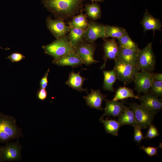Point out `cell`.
Masks as SVG:
<instances>
[{"label":"cell","mask_w":162,"mask_h":162,"mask_svg":"<svg viewBox=\"0 0 162 162\" xmlns=\"http://www.w3.org/2000/svg\"><path fill=\"white\" fill-rule=\"evenodd\" d=\"M85 0H43V2L46 7L58 14L62 21L79 13Z\"/></svg>","instance_id":"cell-1"},{"label":"cell","mask_w":162,"mask_h":162,"mask_svg":"<svg viewBox=\"0 0 162 162\" xmlns=\"http://www.w3.org/2000/svg\"><path fill=\"white\" fill-rule=\"evenodd\" d=\"M22 136V129L17 127L15 118L0 112V143Z\"/></svg>","instance_id":"cell-2"},{"label":"cell","mask_w":162,"mask_h":162,"mask_svg":"<svg viewBox=\"0 0 162 162\" xmlns=\"http://www.w3.org/2000/svg\"><path fill=\"white\" fill-rule=\"evenodd\" d=\"M114 60L115 65L113 69L117 79L124 84L134 81L136 74L140 71L136 65L127 63L117 59Z\"/></svg>","instance_id":"cell-3"},{"label":"cell","mask_w":162,"mask_h":162,"mask_svg":"<svg viewBox=\"0 0 162 162\" xmlns=\"http://www.w3.org/2000/svg\"><path fill=\"white\" fill-rule=\"evenodd\" d=\"M43 48L45 53L56 59L74 51L75 48L69 42L68 36L57 38L51 44Z\"/></svg>","instance_id":"cell-4"},{"label":"cell","mask_w":162,"mask_h":162,"mask_svg":"<svg viewBox=\"0 0 162 162\" xmlns=\"http://www.w3.org/2000/svg\"><path fill=\"white\" fill-rule=\"evenodd\" d=\"M152 44L148 43L138 52L136 65L140 70L151 72L155 68L156 58L152 49Z\"/></svg>","instance_id":"cell-5"},{"label":"cell","mask_w":162,"mask_h":162,"mask_svg":"<svg viewBox=\"0 0 162 162\" xmlns=\"http://www.w3.org/2000/svg\"><path fill=\"white\" fill-rule=\"evenodd\" d=\"M96 48L94 43H90L83 40L75 48L74 51L80 57L83 64L89 66L98 62L94 57Z\"/></svg>","instance_id":"cell-6"},{"label":"cell","mask_w":162,"mask_h":162,"mask_svg":"<svg viewBox=\"0 0 162 162\" xmlns=\"http://www.w3.org/2000/svg\"><path fill=\"white\" fill-rule=\"evenodd\" d=\"M130 107L133 111L138 125L143 129L147 128L152 124L154 115L140 104L130 103Z\"/></svg>","instance_id":"cell-7"},{"label":"cell","mask_w":162,"mask_h":162,"mask_svg":"<svg viewBox=\"0 0 162 162\" xmlns=\"http://www.w3.org/2000/svg\"><path fill=\"white\" fill-rule=\"evenodd\" d=\"M22 146L18 140L14 142L8 143L0 147L2 162L20 161L21 160Z\"/></svg>","instance_id":"cell-8"},{"label":"cell","mask_w":162,"mask_h":162,"mask_svg":"<svg viewBox=\"0 0 162 162\" xmlns=\"http://www.w3.org/2000/svg\"><path fill=\"white\" fill-rule=\"evenodd\" d=\"M153 81L151 72L141 70L136 74L134 81L135 89L139 94L148 93Z\"/></svg>","instance_id":"cell-9"},{"label":"cell","mask_w":162,"mask_h":162,"mask_svg":"<svg viewBox=\"0 0 162 162\" xmlns=\"http://www.w3.org/2000/svg\"><path fill=\"white\" fill-rule=\"evenodd\" d=\"M99 38H106L105 26L94 21L90 22L85 30L84 40L90 43H94Z\"/></svg>","instance_id":"cell-10"},{"label":"cell","mask_w":162,"mask_h":162,"mask_svg":"<svg viewBox=\"0 0 162 162\" xmlns=\"http://www.w3.org/2000/svg\"><path fill=\"white\" fill-rule=\"evenodd\" d=\"M140 105L155 115L162 110V100L149 92L139 96Z\"/></svg>","instance_id":"cell-11"},{"label":"cell","mask_w":162,"mask_h":162,"mask_svg":"<svg viewBox=\"0 0 162 162\" xmlns=\"http://www.w3.org/2000/svg\"><path fill=\"white\" fill-rule=\"evenodd\" d=\"M106 97V95H104L101 92L99 89L94 90L92 89L91 93H87V95L83 97L86 100L88 106L102 111L104 110L102 106V102Z\"/></svg>","instance_id":"cell-12"},{"label":"cell","mask_w":162,"mask_h":162,"mask_svg":"<svg viewBox=\"0 0 162 162\" xmlns=\"http://www.w3.org/2000/svg\"><path fill=\"white\" fill-rule=\"evenodd\" d=\"M52 63L60 66H70L77 67L83 64L80 57L74 51L60 58L54 59Z\"/></svg>","instance_id":"cell-13"},{"label":"cell","mask_w":162,"mask_h":162,"mask_svg":"<svg viewBox=\"0 0 162 162\" xmlns=\"http://www.w3.org/2000/svg\"><path fill=\"white\" fill-rule=\"evenodd\" d=\"M104 51V63L100 68L102 69L106 66L107 60H115L117 58L119 50V45L114 38L105 41L103 45Z\"/></svg>","instance_id":"cell-14"},{"label":"cell","mask_w":162,"mask_h":162,"mask_svg":"<svg viewBox=\"0 0 162 162\" xmlns=\"http://www.w3.org/2000/svg\"><path fill=\"white\" fill-rule=\"evenodd\" d=\"M105 107L104 109V112L101 117L103 118L105 116H112L114 117H118L123 112L126 106L124 104L125 100L121 102L112 100H109L105 99Z\"/></svg>","instance_id":"cell-15"},{"label":"cell","mask_w":162,"mask_h":162,"mask_svg":"<svg viewBox=\"0 0 162 162\" xmlns=\"http://www.w3.org/2000/svg\"><path fill=\"white\" fill-rule=\"evenodd\" d=\"M47 22L48 29L57 38L65 36L69 31V27L62 20L49 19Z\"/></svg>","instance_id":"cell-16"},{"label":"cell","mask_w":162,"mask_h":162,"mask_svg":"<svg viewBox=\"0 0 162 162\" xmlns=\"http://www.w3.org/2000/svg\"><path fill=\"white\" fill-rule=\"evenodd\" d=\"M141 24L145 32L151 30L154 31L161 30L162 23L160 20L153 17L147 10L144 13Z\"/></svg>","instance_id":"cell-17"},{"label":"cell","mask_w":162,"mask_h":162,"mask_svg":"<svg viewBox=\"0 0 162 162\" xmlns=\"http://www.w3.org/2000/svg\"><path fill=\"white\" fill-rule=\"evenodd\" d=\"M84 69H82L77 73H75L73 70L69 74L68 79L65 84L74 90L80 92L85 91L87 93V89L82 87L83 82L86 79L80 74L81 71Z\"/></svg>","instance_id":"cell-18"},{"label":"cell","mask_w":162,"mask_h":162,"mask_svg":"<svg viewBox=\"0 0 162 162\" xmlns=\"http://www.w3.org/2000/svg\"><path fill=\"white\" fill-rule=\"evenodd\" d=\"M139 51L119 46L118 52L116 59L127 63L136 64Z\"/></svg>","instance_id":"cell-19"},{"label":"cell","mask_w":162,"mask_h":162,"mask_svg":"<svg viewBox=\"0 0 162 162\" xmlns=\"http://www.w3.org/2000/svg\"><path fill=\"white\" fill-rule=\"evenodd\" d=\"M121 126L124 125L134 126L138 125L134 112L130 107H126L124 112L118 116L117 121Z\"/></svg>","instance_id":"cell-20"},{"label":"cell","mask_w":162,"mask_h":162,"mask_svg":"<svg viewBox=\"0 0 162 162\" xmlns=\"http://www.w3.org/2000/svg\"><path fill=\"white\" fill-rule=\"evenodd\" d=\"M85 30V29L70 27L68 38L69 42L74 48L84 40Z\"/></svg>","instance_id":"cell-21"},{"label":"cell","mask_w":162,"mask_h":162,"mask_svg":"<svg viewBox=\"0 0 162 162\" xmlns=\"http://www.w3.org/2000/svg\"><path fill=\"white\" fill-rule=\"evenodd\" d=\"M103 72L104 76L103 89L111 92L115 91L113 86L117 78L114 71L113 69L111 70H103Z\"/></svg>","instance_id":"cell-22"},{"label":"cell","mask_w":162,"mask_h":162,"mask_svg":"<svg viewBox=\"0 0 162 162\" xmlns=\"http://www.w3.org/2000/svg\"><path fill=\"white\" fill-rule=\"evenodd\" d=\"M99 120L103 124L106 132L115 136H118L119 130L121 127L117 121L115 119H104L101 117Z\"/></svg>","instance_id":"cell-23"},{"label":"cell","mask_w":162,"mask_h":162,"mask_svg":"<svg viewBox=\"0 0 162 162\" xmlns=\"http://www.w3.org/2000/svg\"><path fill=\"white\" fill-rule=\"evenodd\" d=\"M128 98L139 99V96L135 95L134 91L132 89L124 86L120 87L116 90L115 94L112 100L118 101L122 100Z\"/></svg>","instance_id":"cell-24"},{"label":"cell","mask_w":162,"mask_h":162,"mask_svg":"<svg viewBox=\"0 0 162 162\" xmlns=\"http://www.w3.org/2000/svg\"><path fill=\"white\" fill-rule=\"evenodd\" d=\"M87 15L93 20H97L101 16V10L99 5L97 3L86 4L84 8Z\"/></svg>","instance_id":"cell-25"},{"label":"cell","mask_w":162,"mask_h":162,"mask_svg":"<svg viewBox=\"0 0 162 162\" xmlns=\"http://www.w3.org/2000/svg\"><path fill=\"white\" fill-rule=\"evenodd\" d=\"M126 32L123 28L108 25L105 26L106 38L112 37L118 39L121 38Z\"/></svg>","instance_id":"cell-26"},{"label":"cell","mask_w":162,"mask_h":162,"mask_svg":"<svg viewBox=\"0 0 162 162\" xmlns=\"http://www.w3.org/2000/svg\"><path fill=\"white\" fill-rule=\"evenodd\" d=\"M88 23L86 16L82 13L74 17L68 22L69 27L84 29L87 27Z\"/></svg>","instance_id":"cell-27"},{"label":"cell","mask_w":162,"mask_h":162,"mask_svg":"<svg viewBox=\"0 0 162 162\" xmlns=\"http://www.w3.org/2000/svg\"><path fill=\"white\" fill-rule=\"evenodd\" d=\"M118 39V45L121 47L133 49L137 51H139L140 50L137 44L131 39L127 31L121 38Z\"/></svg>","instance_id":"cell-28"},{"label":"cell","mask_w":162,"mask_h":162,"mask_svg":"<svg viewBox=\"0 0 162 162\" xmlns=\"http://www.w3.org/2000/svg\"><path fill=\"white\" fill-rule=\"evenodd\" d=\"M148 92L158 97L162 96V81H154L152 83Z\"/></svg>","instance_id":"cell-29"},{"label":"cell","mask_w":162,"mask_h":162,"mask_svg":"<svg viewBox=\"0 0 162 162\" xmlns=\"http://www.w3.org/2000/svg\"><path fill=\"white\" fill-rule=\"evenodd\" d=\"M134 141L140 145L142 140L145 138L142 131V127L138 125L134 126Z\"/></svg>","instance_id":"cell-30"},{"label":"cell","mask_w":162,"mask_h":162,"mask_svg":"<svg viewBox=\"0 0 162 162\" xmlns=\"http://www.w3.org/2000/svg\"><path fill=\"white\" fill-rule=\"evenodd\" d=\"M160 134L158 130L154 125L151 124L149 127V129L147 131L145 138L149 139L155 138L158 136Z\"/></svg>","instance_id":"cell-31"},{"label":"cell","mask_w":162,"mask_h":162,"mask_svg":"<svg viewBox=\"0 0 162 162\" xmlns=\"http://www.w3.org/2000/svg\"><path fill=\"white\" fill-rule=\"evenodd\" d=\"M25 58L23 54L18 52H14L8 56L6 58L9 59L12 62H20Z\"/></svg>","instance_id":"cell-32"},{"label":"cell","mask_w":162,"mask_h":162,"mask_svg":"<svg viewBox=\"0 0 162 162\" xmlns=\"http://www.w3.org/2000/svg\"><path fill=\"white\" fill-rule=\"evenodd\" d=\"M141 148L149 156L152 157L158 155L157 149L159 148L152 146L145 147L144 146L141 147Z\"/></svg>","instance_id":"cell-33"},{"label":"cell","mask_w":162,"mask_h":162,"mask_svg":"<svg viewBox=\"0 0 162 162\" xmlns=\"http://www.w3.org/2000/svg\"><path fill=\"white\" fill-rule=\"evenodd\" d=\"M47 92L46 89L40 88L37 92V97L39 100L44 101L47 98Z\"/></svg>","instance_id":"cell-34"},{"label":"cell","mask_w":162,"mask_h":162,"mask_svg":"<svg viewBox=\"0 0 162 162\" xmlns=\"http://www.w3.org/2000/svg\"><path fill=\"white\" fill-rule=\"evenodd\" d=\"M50 69L47 70L45 73L44 76L41 79L40 82V85L41 88H45L48 85V76Z\"/></svg>","instance_id":"cell-35"},{"label":"cell","mask_w":162,"mask_h":162,"mask_svg":"<svg viewBox=\"0 0 162 162\" xmlns=\"http://www.w3.org/2000/svg\"><path fill=\"white\" fill-rule=\"evenodd\" d=\"M152 74L154 81H162V74L161 73H152Z\"/></svg>","instance_id":"cell-36"},{"label":"cell","mask_w":162,"mask_h":162,"mask_svg":"<svg viewBox=\"0 0 162 162\" xmlns=\"http://www.w3.org/2000/svg\"><path fill=\"white\" fill-rule=\"evenodd\" d=\"M91 0V1H92V2L95 1V2H101L103 1L104 0Z\"/></svg>","instance_id":"cell-37"},{"label":"cell","mask_w":162,"mask_h":162,"mask_svg":"<svg viewBox=\"0 0 162 162\" xmlns=\"http://www.w3.org/2000/svg\"><path fill=\"white\" fill-rule=\"evenodd\" d=\"M0 49H4V50H8L9 49V48H7V49H4L3 48H2V47H1L0 46Z\"/></svg>","instance_id":"cell-38"},{"label":"cell","mask_w":162,"mask_h":162,"mask_svg":"<svg viewBox=\"0 0 162 162\" xmlns=\"http://www.w3.org/2000/svg\"><path fill=\"white\" fill-rule=\"evenodd\" d=\"M2 162V159H1V154H0V162Z\"/></svg>","instance_id":"cell-39"}]
</instances>
